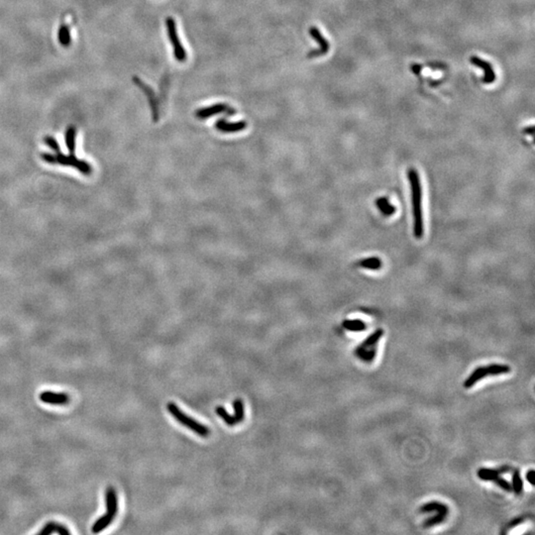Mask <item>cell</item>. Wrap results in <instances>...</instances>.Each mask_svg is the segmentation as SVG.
<instances>
[{
	"label": "cell",
	"mask_w": 535,
	"mask_h": 535,
	"mask_svg": "<svg viewBox=\"0 0 535 535\" xmlns=\"http://www.w3.org/2000/svg\"><path fill=\"white\" fill-rule=\"evenodd\" d=\"M488 376H498V375H505L511 372V367L508 365H502V364H490L489 366H486Z\"/></svg>",
	"instance_id": "603a6c76"
},
{
	"label": "cell",
	"mask_w": 535,
	"mask_h": 535,
	"mask_svg": "<svg viewBox=\"0 0 535 535\" xmlns=\"http://www.w3.org/2000/svg\"><path fill=\"white\" fill-rule=\"evenodd\" d=\"M45 143H46L47 145H48L52 150H54L56 153L61 152L60 146H59L57 140L55 139V138L50 137V136H47L46 138H45Z\"/></svg>",
	"instance_id": "f546056e"
},
{
	"label": "cell",
	"mask_w": 535,
	"mask_h": 535,
	"mask_svg": "<svg viewBox=\"0 0 535 535\" xmlns=\"http://www.w3.org/2000/svg\"><path fill=\"white\" fill-rule=\"evenodd\" d=\"M407 177L410 184L411 191V205H413V216H414V235L417 239H420L423 236V216H422V192H421V184L419 178V172L410 168L407 171Z\"/></svg>",
	"instance_id": "6da1fadb"
},
{
	"label": "cell",
	"mask_w": 535,
	"mask_h": 535,
	"mask_svg": "<svg viewBox=\"0 0 535 535\" xmlns=\"http://www.w3.org/2000/svg\"><path fill=\"white\" fill-rule=\"evenodd\" d=\"M524 133H525V134L533 135V126H530V127H528V128H525V129H524Z\"/></svg>",
	"instance_id": "836d02e7"
},
{
	"label": "cell",
	"mask_w": 535,
	"mask_h": 535,
	"mask_svg": "<svg viewBox=\"0 0 535 535\" xmlns=\"http://www.w3.org/2000/svg\"><path fill=\"white\" fill-rule=\"evenodd\" d=\"M105 505H106V513L115 517L118 512V498L116 490L112 487H109L105 491Z\"/></svg>",
	"instance_id": "8fae6325"
},
{
	"label": "cell",
	"mask_w": 535,
	"mask_h": 535,
	"mask_svg": "<svg viewBox=\"0 0 535 535\" xmlns=\"http://www.w3.org/2000/svg\"><path fill=\"white\" fill-rule=\"evenodd\" d=\"M133 79H134L136 86L139 87L140 89L147 95V97L149 99V103H150L152 114H153V120L154 121H158V119H159V105H158V100H157L156 94L152 91V89L150 87H148L146 84H144L138 77L135 76Z\"/></svg>",
	"instance_id": "8992f818"
},
{
	"label": "cell",
	"mask_w": 535,
	"mask_h": 535,
	"mask_svg": "<svg viewBox=\"0 0 535 535\" xmlns=\"http://www.w3.org/2000/svg\"><path fill=\"white\" fill-rule=\"evenodd\" d=\"M215 413L216 415L222 419L228 426H235L236 424H238V421L235 419L234 416H230L226 409L224 408V406L222 405H218L215 407Z\"/></svg>",
	"instance_id": "d6986e66"
},
{
	"label": "cell",
	"mask_w": 535,
	"mask_h": 535,
	"mask_svg": "<svg viewBox=\"0 0 535 535\" xmlns=\"http://www.w3.org/2000/svg\"><path fill=\"white\" fill-rule=\"evenodd\" d=\"M53 533H58L60 535H70V531L69 530V528L67 526H65L64 524H61V523H58V522H55V521H50L46 523L42 529L38 532L39 535H50L53 534Z\"/></svg>",
	"instance_id": "7c38bea8"
},
{
	"label": "cell",
	"mask_w": 535,
	"mask_h": 535,
	"mask_svg": "<svg viewBox=\"0 0 535 535\" xmlns=\"http://www.w3.org/2000/svg\"><path fill=\"white\" fill-rule=\"evenodd\" d=\"M41 158L46 163L55 164V155H52V154H49V153H43V154H41Z\"/></svg>",
	"instance_id": "4dcf8cb0"
},
{
	"label": "cell",
	"mask_w": 535,
	"mask_h": 535,
	"mask_svg": "<svg viewBox=\"0 0 535 535\" xmlns=\"http://www.w3.org/2000/svg\"><path fill=\"white\" fill-rule=\"evenodd\" d=\"M309 34L310 36L319 44V49L318 50H314V51H311L307 57L308 58H316V57H320V56H324L328 51L330 50V45L329 43L327 42L325 38L322 36V34L320 33V31L316 28V27H310L309 29Z\"/></svg>",
	"instance_id": "5b68a950"
},
{
	"label": "cell",
	"mask_w": 535,
	"mask_h": 535,
	"mask_svg": "<svg viewBox=\"0 0 535 535\" xmlns=\"http://www.w3.org/2000/svg\"><path fill=\"white\" fill-rule=\"evenodd\" d=\"M167 408H168L169 413L175 419H177L180 423H182L184 426H186L188 429L193 431L195 434H197V435H199L201 437H208L210 435V429L205 425H203L202 423L196 421L195 419H191L188 416H186V414H184L179 408V406L176 403L169 402L168 405H167Z\"/></svg>",
	"instance_id": "7a4b0ae2"
},
{
	"label": "cell",
	"mask_w": 535,
	"mask_h": 535,
	"mask_svg": "<svg viewBox=\"0 0 535 535\" xmlns=\"http://www.w3.org/2000/svg\"><path fill=\"white\" fill-rule=\"evenodd\" d=\"M343 327L345 329H347L348 331H353V332H360V331H364L366 330L367 325L365 322H363L362 320L360 319H347L343 322Z\"/></svg>",
	"instance_id": "44dd1931"
},
{
	"label": "cell",
	"mask_w": 535,
	"mask_h": 535,
	"mask_svg": "<svg viewBox=\"0 0 535 535\" xmlns=\"http://www.w3.org/2000/svg\"><path fill=\"white\" fill-rule=\"evenodd\" d=\"M358 266L361 267V268H364L366 270L377 271V270H380L382 268V261L378 257L367 258V259L361 260L358 263Z\"/></svg>",
	"instance_id": "ac0fdd59"
},
{
	"label": "cell",
	"mask_w": 535,
	"mask_h": 535,
	"mask_svg": "<svg viewBox=\"0 0 535 535\" xmlns=\"http://www.w3.org/2000/svg\"><path fill=\"white\" fill-rule=\"evenodd\" d=\"M166 25H167V31H168V36H169V39L171 41V44L173 45L174 48V56L176 58V60L178 62H181V63H184L187 58V55H186V50L185 48L182 45L181 43V40L178 36V32H177V26H176V22L174 20L173 17H168L167 20H166Z\"/></svg>",
	"instance_id": "3957f363"
},
{
	"label": "cell",
	"mask_w": 535,
	"mask_h": 535,
	"mask_svg": "<svg viewBox=\"0 0 535 535\" xmlns=\"http://www.w3.org/2000/svg\"><path fill=\"white\" fill-rule=\"evenodd\" d=\"M233 407H234V417L238 421V423L243 421L244 417H245V408H244L243 400L240 398L235 399L233 402Z\"/></svg>",
	"instance_id": "d4e9b609"
},
{
	"label": "cell",
	"mask_w": 535,
	"mask_h": 535,
	"mask_svg": "<svg viewBox=\"0 0 535 535\" xmlns=\"http://www.w3.org/2000/svg\"><path fill=\"white\" fill-rule=\"evenodd\" d=\"M470 62H471L473 65H475V66L481 68L482 70L485 71L484 77H483V79H482L484 84H486V85H490V84H492V83L496 80V78H497L496 73H495V71L492 70V67H491V65L489 64V62H486V61H484V60H482V59H480V58H478V57H475V56H474V57H471Z\"/></svg>",
	"instance_id": "30bf717a"
},
{
	"label": "cell",
	"mask_w": 535,
	"mask_h": 535,
	"mask_svg": "<svg viewBox=\"0 0 535 535\" xmlns=\"http://www.w3.org/2000/svg\"><path fill=\"white\" fill-rule=\"evenodd\" d=\"M384 333H385V332H384L383 329H378V330H376V331H375L373 334H371V335H370V336H369V337H368V338H367V339H366V340H365L360 346L363 347V348H365V349H369L370 347L375 346V345L378 343V341L383 337Z\"/></svg>",
	"instance_id": "7402d4cb"
},
{
	"label": "cell",
	"mask_w": 535,
	"mask_h": 535,
	"mask_svg": "<svg viewBox=\"0 0 535 535\" xmlns=\"http://www.w3.org/2000/svg\"><path fill=\"white\" fill-rule=\"evenodd\" d=\"M55 164L72 167L85 176H91L93 172V166H91L87 161L77 159L74 154H70L68 156L62 154L61 152L57 153V155H55Z\"/></svg>",
	"instance_id": "277c9868"
},
{
	"label": "cell",
	"mask_w": 535,
	"mask_h": 535,
	"mask_svg": "<svg viewBox=\"0 0 535 535\" xmlns=\"http://www.w3.org/2000/svg\"><path fill=\"white\" fill-rule=\"evenodd\" d=\"M534 470H530L529 472H527L526 474V479L527 481L531 484V485H534Z\"/></svg>",
	"instance_id": "d6a6232c"
},
{
	"label": "cell",
	"mask_w": 535,
	"mask_h": 535,
	"mask_svg": "<svg viewBox=\"0 0 535 535\" xmlns=\"http://www.w3.org/2000/svg\"><path fill=\"white\" fill-rule=\"evenodd\" d=\"M512 470L510 466H503L499 469H488V468H481L478 470L477 475L478 477L483 481H491V479L497 476L504 473H508Z\"/></svg>",
	"instance_id": "4fadbf2b"
},
{
	"label": "cell",
	"mask_w": 535,
	"mask_h": 535,
	"mask_svg": "<svg viewBox=\"0 0 535 535\" xmlns=\"http://www.w3.org/2000/svg\"><path fill=\"white\" fill-rule=\"evenodd\" d=\"M376 204L381 213L385 216H391L396 212V208L390 203V201L385 197H380L376 200Z\"/></svg>",
	"instance_id": "e0dca14e"
},
{
	"label": "cell",
	"mask_w": 535,
	"mask_h": 535,
	"mask_svg": "<svg viewBox=\"0 0 535 535\" xmlns=\"http://www.w3.org/2000/svg\"><path fill=\"white\" fill-rule=\"evenodd\" d=\"M75 136H76V130L74 127L70 126L66 131V145L68 150L70 151V154H74L75 151Z\"/></svg>",
	"instance_id": "cb8c5ba5"
},
{
	"label": "cell",
	"mask_w": 535,
	"mask_h": 535,
	"mask_svg": "<svg viewBox=\"0 0 535 535\" xmlns=\"http://www.w3.org/2000/svg\"><path fill=\"white\" fill-rule=\"evenodd\" d=\"M113 519H114V517L109 515V514H107V513H105L104 515L99 517L93 523V528H92L93 533H99L102 530H104L106 527H108L112 523Z\"/></svg>",
	"instance_id": "2e32d148"
},
{
	"label": "cell",
	"mask_w": 535,
	"mask_h": 535,
	"mask_svg": "<svg viewBox=\"0 0 535 535\" xmlns=\"http://www.w3.org/2000/svg\"><path fill=\"white\" fill-rule=\"evenodd\" d=\"M446 516H447L446 514L438 513V512H437L436 515H434V516L428 518V519L423 523V526H424L425 528H429V527H432V526H434V525H436V524L442 523L443 521L445 520V517H446Z\"/></svg>",
	"instance_id": "83f0119b"
},
{
	"label": "cell",
	"mask_w": 535,
	"mask_h": 535,
	"mask_svg": "<svg viewBox=\"0 0 535 535\" xmlns=\"http://www.w3.org/2000/svg\"><path fill=\"white\" fill-rule=\"evenodd\" d=\"M58 38H59V41H60V43H61L62 46H70V42H71V38H70V31L69 26L63 24V25L60 27L59 32H58Z\"/></svg>",
	"instance_id": "ffe728a7"
},
{
	"label": "cell",
	"mask_w": 535,
	"mask_h": 535,
	"mask_svg": "<svg viewBox=\"0 0 535 535\" xmlns=\"http://www.w3.org/2000/svg\"><path fill=\"white\" fill-rule=\"evenodd\" d=\"M490 482H493V483H496V484H497V485H498L499 487H501L502 489H505L506 491H509V492H511V491H512V485H511V484H510V483H509V482H508L507 480H505V479L501 478V477H500V475H497V476H495V477H493V478L491 479V481H490Z\"/></svg>",
	"instance_id": "f1b7e54d"
},
{
	"label": "cell",
	"mask_w": 535,
	"mask_h": 535,
	"mask_svg": "<svg viewBox=\"0 0 535 535\" xmlns=\"http://www.w3.org/2000/svg\"><path fill=\"white\" fill-rule=\"evenodd\" d=\"M523 489V482L520 477V472L518 470H514L512 475V490L516 496H519L522 492Z\"/></svg>",
	"instance_id": "484cf974"
},
{
	"label": "cell",
	"mask_w": 535,
	"mask_h": 535,
	"mask_svg": "<svg viewBox=\"0 0 535 535\" xmlns=\"http://www.w3.org/2000/svg\"><path fill=\"white\" fill-rule=\"evenodd\" d=\"M226 111H229L228 105L223 104V103H217V104H213L211 106H208L205 108H200V109L196 110L195 111V116L197 117L198 119H200V120H203V119H208L210 117L214 116L216 114L223 113V112H226ZM229 113L230 114L235 113V110L229 111Z\"/></svg>",
	"instance_id": "9c48e42d"
},
{
	"label": "cell",
	"mask_w": 535,
	"mask_h": 535,
	"mask_svg": "<svg viewBox=\"0 0 535 535\" xmlns=\"http://www.w3.org/2000/svg\"><path fill=\"white\" fill-rule=\"evenodd\" d=\"M486 376H488L486 367H478L475 369V371L472 373L467 379H466L463 386L466 389H470L476 385L479 381L483 380Z\"/></svg>",
	"instance_id": "5bb4252c"
},
{
	"label": "cell",
	"mask_w": 535,
	"mask_h": 535,
	"mask_svg": "<svg viewBox=\"0 0 535 535\" xmlns=\"http://www.w3.org/2000/svg\"><path fill=\"white\" fill-rule=\"evenodd\" d=\"M41 401L52 405H66L70 402V397L65 393H56L51 391L42 392L39 396Z\"/></svg>",
	"instance_id": "52a82bcc"
},
{
	"label": "cell",
	"mask_w": 535,
	"mask_h": 535,
	"mask_svg": "<svg viewBox=\"0 0 535 535\" xmlns=\"http://www.w3.org/2000/svg\"><path fill=\"white\" fill-rule=\"evenodd\" d=\"M355 353H356V355H357L359 358H361L362 360L367 361V362H370V361H372L373 359L375 358V356H376V349L373 348L372 350L369 351L368 349H365V348L359 346V347L356 349V351H355Z\"/></svg>",
	"instance_id": "4316f807"
},
{
	"label": "cell",
	"mask_w": 535,
	"mask_h": 535,
	"mask_svg": "<svg viewBox=\"0 0 535 535\" xmlns=\"http://www.w3.org/2000/svg\"><path fill=\"white\" fill-rule=\"evenodd\" d=\"M419 512L421 513H424V512H436L438 513H443V514H448L449 512V509L446 505H444L442 503H439V502H430V503H427L425 505H423Z\"/></svg>",
	"instance_id": "9a60e30c"
},
{
	"label": "cell",
	"mask_w": 535,
	"mask_h": 535,
	"mask_svg": "<svg viewBox=\"0 0 535 535\" xmlns=\"http://www.w3.org/2000/svg\"><path fill=\"white\" fill-rule=\"evenodd\" d=\"M247 127L246 121H237V122H228L225 119H219L215 123V128L221 133H238L243 131Z\"/></svg>",
	"instance_id": "ba28073f"
},
{
	"label": "cell",
	"mask_w": 535,
	"mask_h": 535,
	"mask_svg": "<svg viewBox=\"0 0 535 535\" xmlns=\"http://www.w3.org/2000/svg\"><path fill=\"white\" fill-rule=\"evenodd\" d=\"M524 521V517L523 516H520V517H516L514 518L513 520H512L509 524H508V528H512V527H515L517 526L518 524H521L522 522Z\"/></svg>",
	"instance_id": "1f68e13d"
}]
</instances>
